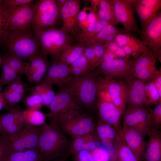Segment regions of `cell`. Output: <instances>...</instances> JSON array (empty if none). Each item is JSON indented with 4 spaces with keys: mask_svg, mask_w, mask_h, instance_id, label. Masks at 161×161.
Returning a JSON list of instances; mask_svg holds the SVG:
<instances>
[{
    "mask_svg": "<svg viewBox=\"0 0 161 161\" xmlns=\"http://www.w3.org/2000/svg\"><path fill=\"white\" fill-rule=\"evenodd\" d=\"M71 141L53 123L46 124L42 126L37 149L45 161L66 159Z\"/></svg>",
    "mask_w": 161,
    "mask_h": 161,
    "instance_id": "obj_1",
    "label": "cell"
},
{
    "mask_svg": "<svg viewBox=\"0 0 161 161\" xmlns=\"http://www.w3.org/2000/svg\"><path fill=\"white\" fill-rule=\"evenodd\" d=\"M94 69L81 76L72 77L60 86V88L69 93L77 100L82 110H92L97 106V89Z\"/></svg>",
    "mask_w": 161,
    "mask_h": 161,
    "instance_id": "obj_2",
    "label": "cell"
},
{
    "mask_svg": "<svg viewBox=\"0 0 161 161\" xmlns=\"http://www.w3.org/2000/svg\"><path fill=\"white\" fill-rule=\"evenodd\" d=\"M8 53L27 60L41 51L34 32L8 30L2 41Z\"/></svg>",
    "mask_w": 161,
    "mask_h": 161,
    "instance_id": "obj_3",
    "label": "cell"
},
{
    "mask_svg": "<svg viewBox=\"0 0 161 161\" xmlns=\"http://www.w3.org/2000/svg\"><path fill=\"white\" fill-rule=\"evenodd\" d=\"M72 139L94 131V117L80 108L70 110L52 121Z\"/></svg>",
    "mask_w": 161,
    "mask_h": 161,
    "instance_id": "obj_4",
    "label": "cell"
},
{
    "mask_svg": "<svg viewBox=\"0 0 161 161\" xmlns=\"http://www.w3.org/2000/svg\"><path fill=\"white\" fill-rule=\"evenodd\" d=\"M41 52L59 60L61 53L72 45L74 38L72 35L52 27L34 32Z\"/></svg>",
    "mask_w": 161,
    "mask_h": 161,
    "instance_id": "obj_5",
    "label": "cell"
},
{
    "mask_svg": "<svg viewBox=\"0 0 161 161\" xmlns=\"http://www.w3.org/2000/svg\"><path fill=\"white\" fill-rule=\"evenodd\" d=\"M135 60L130 57L114 58L103 62L95 70L105 78L128 82L134 77Z\"/></svg>",
    "mask_w": 161,
    "mask_h": 161,
    "instance_id": "obj_6",
    "label": "cell"
},
{
    "mask_svg": "<svg viewBox=\"0 0 161 161\" xmlns=\"http://www.w3.org/2000/svg\"><path fill=\"white\" fill-rule=\"evenodd\" d=\"M34 5L32 31L35 32L53 27L60 15L55 0H38Z\"/></svg>",
    "mask_w": 161,
    "mask_h": 161,
    "instance_id": "obj_7",
    "label": "cell"
},
{
    "mask_svg": "<svg viewBox=\"0 0 161 161\" xmlns=\"http://www.w3.org/2000/svg\"><path fill=\"white\" fill-rule=\"evenodd\" d=\"M4 8L8 30L23 31L32 30L34 4L32 2L17 7Z\"/></svg>",
    "mask_w": 161,
    "mask_h": 161,
    "instance_id": "obj_8",
    "label": "cell"
},
{
    "mask_svg": "<svg viewBox=\"0 0 161 161\" xmlns=\"http://www.w3.org/2000/svg\"><path fill=\"white\" fill-rule=\"evenodd\" d=\"M42 126L24 123L23 128L17 133L2 138L10 143L12 153L37 149Z\"/></svg>",
    "mask_w": 161,
    "mask_h": 161,
    "instance_id": "obj_9",
    "label": "cell"
},
{
    "mask_svg": "<svg viewBox=\"0 0 161 161\" xmlns=\"http://www.w3.org/2000/svg\"><path fill=\"white\" fill-rule=\"evenodd\" d=\"M156 57L154 52L145 46L142 53L135 60L134 77L146 82L153 81L160 72L156 66Z\"/></svg>",
    "mask_w": 161,
    "mask_h": 161,
    "instance_id": "obj_10",
    "label": "cell"
},
{
    "mask_svg": "<svg viewBox=\"0 0 161 161\" xmlns=\"http://www.w3.org/2000/svg\"><path fill=\"white\" fill-rule=\"evenodd\" d=\"M122 116L123 126L135 129L144 138L153 128L147 109L126 108Z\"/></svg>",
    "mask_w": 161,
    "mask_h": 161,
    "instance_id": "obj_11",
    "label": "cell"
},
{
    "mask_svg": "<svg viewBox=\"0 0 161 161\" xmlns=\"http://www.w3.org/2000/svg\"><path fill=\"white\" fill-rule=\"evenodd\" d=\"M140 31L142 42L154 52L161 63V13Z\"/></svg>",
    "mask_w": 161,
    "mask_h": 161,
    "instance_id": "obj_12",
    "label": "cell"
},
{
    "mask_svg": "<svg viewBox=\"0 0 161 161\" xmlns=\"http://www.w3.org/2000/svg\"><path fill=\"white\" fill-rule=\"evenodd\" d=\"M116 18L128 31L140 34L135 17V10L128 0H112Z\"/></svg>",
    "mask_w": 161,
    "mask_h": 161,
    "instance_id": "obj_13",
    "label": "cell"
},
{
    "mask_svg": "<svg viewBox=\"0 0 161 161\" xmlns=\"http://www.w3.org/2000/svg\"><path fill=\"white\" fill-rule=\"evenodd\" d=\"M78 108H81L76 99L68 92L60 88L49 106V112L45 115L52 121L62 114Z\"/></svg>",
    "mask_w": 161,
    "mask_h": 161,
    "instance_id": "obj_14",
    "label": "cell"
},
{
    "mask_svg": "<svg viewBox=\"0 0 161 161\" xmlns=\"http://www.w3.org/2000/svg\"><path fill=\"white\" fill-rule=\"evenodd\" d=\"M80 7L81 2L79 0H67L60 11L63 21L60 30L75 37L79 34L77 17Z\"/></svg>",
    "mask_w": 161,
    "mask_h": 161,
    "instance_id": "obj_15",
    "label": "cell"
},
{
    "mask_svg": "<svg viewBox=\"0 0 161 161\" xmlns=\"http://www.w3.org/2000/svg\"><path fill=\"white\" fill-rule=\"evenodd\" d=\"M136 12L143 30L161 13V0H128Z\"/></svg>",
    "mask_w": 161,
    "mask_h": 161,
    "instance_id": "obj_16",
    "label": "cell"
},
{
    "mask_svg": "<svg viewBox=\"0 0 161 161\" xmlns=\"http://www.w3.org/2000/svg\"><path fill=\"white\" fill-rule=\"evenodd\" d=\"M47 56L41 51L26 62L24 74L29 82L38 83L41 81L50 64Z\"/></svg>",
    "mask_w": 161,
    "mask_h": 161,
    "instance_id": "obj_17",
    "label": "cell"
},
{
    "mask_svg": "<svg viewBox=\"0 0 161 161\" xmlns=\"http://www.w3.org/2000/svg\"><path fill=\"white\" fill-rule=\"evenodd\" d=\"M146 83L134 77L128 82L126 108L147 109L150 106L145 95Z\"/></svg>",
    "mask_w": 161,
    "mask_h": 161,
    "instance_id": "obj_18",
    "label": "cell"
},
{
    "mask_svg": "<svg viewBox=\"0 0 161 161\" xmlns=\"http://www.w3.org/2000/svg\"><path fill=\"white\" fill-rule=\"evenodd\" d=\"M101 79L108 90L112 103L122 113L126 106L128 82L106 78L101 76Z\"/></svg>",
    "mask_w": 161,
    "mask_h": 161,
    "instance_id": "obj_19",
    "label": "cell"
},
{
    "mask_svg": "<svg viewBox=\"0 0 161 161\" xmlns=\"http://www.w3.org/2000/svg\"><path fill=\"white\" fill-rule=\"evenodd\" d=\"M0 122V137H5L17 133L24 125L23 111L15 108L8 113L1 115Z\"/></svg>",
    "mask_w": 161,
    "mask_h": 161,
    "instance_id": "obj_20",
    "label": "cell"
},
{
    "mask_svg": "<svg viewBox=\"0 0 161 161\" xmlns=\"http://www.w3.org/2000/svg\"><path fill=\"white\" fill-rule=\"evenodd\" d=\"M69 66L60 63L59 60L53 59L40 83L59 86L65 83L72 78L69 72Z\"/></svg>",
    "mask_w": 161,
    "mask_h": 161,
    "instance_id": "obj_21",
    "label": "cell"
},
{
    "mask_svg": "<svg viewBox=\"0 0 161 161\" xmlns=\"http://www.w3.org/2000/svg\"><path fill=\"white\" fill-rule=\"evenodd\" d=\"M125 141L138 161H142L145 151L147 143L137 131L123 126L122 129Z\"/></svg>",
    "mask_w": 161,
    "mask_h": 161,
    "instance_id": "obj_22",
    "label": "cell"
},
{
    "mask_svg": "<svg viewBox=\"0 0 161 161\" xmlns=\"http://www.w3.org/2000/svg\"><path fill=\"white\" fill-rule=\"evenodd\" d=\"M130 33L124 28H118L114 26L107 24L97 33L90 38L86 39L77 44L84 46H92L97 44H105L114 41L118 35Z\"/></svg>",
    "mask_w": 161,
    "mask_h": 161,
    "instance_id": "obj_23",
    "label": "cell"
},
{
    "mask_svg": "<svg viewBox=\"0 0 161 161\" xmlns=\"http://www.w3.org/2000/svg\"><path fill=\"white\" fill-rule=\"evenodd\" d=\"M99 118L111 125L116 132L120 130L122 113L113 103L97 101Z\"/></svg>",
    "mask_w": 161,
    "mask_h": 161,
    "instance_id": "obj_24",
    "label": "cell"
},
{
    "mask_svg": "<svg viewBox=\"0 0 161 161\" xmlns=\"http://www.w3.org/2000/svg\"><path fill=\"white\" fill-rule=\"evenodd\" d=\"M149 136L142 161H161V132L160 128H153Z\"/></svg>",
    "mask_w": 161,
    "mask_h": 161,
    "instance_id": "obj_25",
    "label": "cell"
},
{
    "mask_svg": "<svg viewBox=\"0 0 161 161\" xmlns=\"http://www.w3.org/2000/svg\"><path fill=\"white\" fill-rule=\"evenodd\" d=\"M98 145L94 131L73 139L70 145L67 157L83 150L90 152L97 147Z\"/></svg>",
    "mask_w": 161,
    "mask_h": 161,
    "instance_id": "obj_26",
    "label": "cell"
},
{
    "mask_svg": "<svg viewBox=\"0 0 161 161\" xmlns=\"http://www.w3.org/2000/svg\"><path fill=\"white\" fill-rule=\"evenodd\" d=\"M112 148L119 161H138L126 143L122 129L116 133Z\"/></svg>",
    "mask_w": 161,
    "mask_h": 161,
    "instance_id": "obj_27",
    "label": "cell"
},
{
    "mask_svg": "<svg viewBox=\"0 0 161 161\" xmlns=\"http://www.w3.org/2000/svg\"><path fill=\"white\" fill-rule=\"evenodd\" d=\"M114 41L120 47L124 45L129 47L132 52L131 56L134 59L142 53L145 47L141 40L130 33L118 35Z\"/></svg>",
    "mask_w": 161,
    "mask_h": 161,
    "instance_id": "obj_28",
    "label": "cell"
},
{
    "mask_svg": "<svg viewBox=\"0 0 161 161\" xmlns=\"http://www.w3.org/2000/svg\"><path fill=\"white\" fill-rule=\"evenodd\" d=\"M96 13L99 19L113 26L119 23L114 14L112 0H100Z\"/></svg>",
    "mask_w": 161,
    "mask_h": 161,
    "instance_id": "obj_29",
    "label": "cell"
},
{
    "mask_svg": "<svg viewBox=\"0 0 161 161\" xmlns=\"http://www.w3.org/2000/svg\"><path fill=\"white\" fill-rule=\"evenodd\" d=\"M85 47L81 44L69 46L61 53L60 62L68 66L71 65L83 54Z\"/></svg>",
    "mask_w": 161,
    "mask_h": 161,
    "instance_id": "obj_30",
    "label": "cell"
},
{
    "mask_svg": "<svg viewBox=\"0 0 161 161\" xmlns=\"http://www.w3.org/2000/svg\"><path fill=\"white\" fill-rule=\"evenodd\" d=\"M3 161H45L37 149L11 153Z\"/></svg>",
    "mask_w": 161,
    "mask_h": 161,
    "instance_id": "obj_31",
    "label": "cell"
},
{
    "mask_svg": "<svg viewBox=\"0 0 161 161\" xmlns=\"http://www.w3.org/2000/svg\"><path fill=\"white\" fill-rule=\"evenodd\" d=\"M108 24L104 21L99 20L90 23L86 27L79 31V34L74 38V41L77 44L81 41L95 35Z\"/></svg>",
    "mask_w": 161,
    "mask_h": 161,
    "instance_id": "obj_32",
    "label": "cell"
},
{
    "mask_svg": "<svg viewBox=\"0 0 161 161\" xmlns=\"http://www.w3.org/2000/svg\"><path fill=\"white\" fill-rule=\"evenodd\" d=\"M31 93H36L42 97L44 106L48 108L53 100L55 94L52 85L40 83L29 89Z\"/></svg>",
    "mask_w": 161,
    "mask_h": 161,
    "instance_id": "obj_33",
    "label": "cell"
},
{
    "mask_svg": "<svg viewBox=\"0 0 161 161\" xmlns=\"http://www.w3.org/2000/svg\"><path fill=\"white\" fill-rule=\"evenodd\" d=\"M24 91L23 83L21 81L14 90L4 98L5 109L9 112L16 108V104L22 99Z\"/></svg>",
    "mask_w": 161,
    "mask_h": 161,
    "instance_id": "obj_34",
    "label": "cell"
},
{
    "mask_svg": "<svg viewBox=\"0 0 161 161\" xmlns=\"http://www.w3.org/2000/svg\"><path fill=\"white\" fill-rule=\"evenodd\" d=\"M90 72L88 62L83 54L69 66V74L71 78L85 75Z\"/></svg>",
    "mask_w": 161,
    "mask_h": 161,
    "instance_id": "obj_35",
    "label": "cell"
},
{
    "mask_svg": "<svg viewBox=\"0 0 161 161\" xmlns=\"http://www.w3.org/2000/svg\"><path fill=\"white\" fill-rule=\"evenodd\" d=\"M100 20L96 13L89 6H86L78 14L77 24L79 31L86 27L91 22Z\"/></svg>",
    "mask_w": 161,
    "mask_h": 161,
    "instance_id": "obj_36",
    "label": "cell"
},
{
    "mask_svg": "<svg viewBox=\"0 0 161 161\" xmlns=\"http://www.w3.org/2000/svg\"><path fill=\"white\" fill-rule=\"evenodd\" d=\"M25 123L40 126L45 124V115L38 110L31 109L23 111Z\"/></svg>",
    "mask_w": 161,
    "mask_h": 161,
    "instance_id": "obj_37",
    "label": "cell"
},
{
    "mask_svg": "<svg viewBox=\"0 0 161 161\" xmlns=\"http://www.w3.org/2000/svg\"><path fill=\"white\" fill-rule=\"evenodd\" d=\"M2 71L0 76V84L2 86L9 85L19 75L9 66L5 57L2 63Z\"/></svg>",
    "mask_w": 161,
    "mask_h": 161,
    "instance_id": "obj_38",
    "label": "cell"
},
{
    "mask_svg": "<svg viewBox=\"0 0 161 161\" xmlns=\"http://www.w3.org/2000/svg\"><path fill=\"white\" fill-rule=\"evenodd\" d=\"M95 81L97 89V101L106 102L113 103L108 90L102 81L101 76L97 74L96 75Z\"/></svg>",
    "mask_w": 161,
    "mask_h": 161,
    "instance_id": "obj_39",
    "label": "cell"
},
{
    "mask_svg": "<svg viewBox=\"0 0 161 161\" xmlns=\"http://www.w3.org/2000/svg\"><path fill=\"white\" fill-rule=\"evenodd\" d=\"M145 93V97L150 106H156L161 102V98L160 97L154 81L146 83Z\"/></svg>",
    "mask_w": 161,
    "mask_h": 161,
    "instance_id": "obj_40",
    "label": "cell"
},
{
    "mask_svg": "<svg viewBox=\"0 0 161 161\" xmlns=\"http://www.w3.org/2000/svg\"><path fill=\"white\" fill-rule=\"evenodd\" d=\"M5 58L13 70L18 75L24 74L26 62L8 53Z\"/></svg>",
    "mask_w": 161,
    "mask_h": 161,
    "instance_id": "obj_41",
    "label": "cell"
},
{
    "mask_svg": "<svg viewBox=\"0 0 161 161\" xmlns=\"http://www.w3.org/2000/svg\"><path fill=\"white\" fill-rule=\"evenodd\" d=\"M25 105L29 109L39 110L44 106L42 97L38 94L31 93L25 98Z\"/></svg>",
    "mask_w": 161,
    "mask_h": 161,
    "instance_id": "obj_42",
    "label": "cell"
},
{
    "mask_svg": "<svg viewBox=\"0 0 161 161\" xmlns=\"http://www.w3.org/2000/svg\"><path fill=\"white\" fill-rule=\"evenodd\" d=\"M153 128H160L161 125V102L153 109L148 110Z\"/></svg>",
    "mask_w": 161,
    "mask_h": 161,
    "instance_id": "obj_43",
    "label": "cell"
},
{
    "mask_svg": "<svg viewBox=\"0 0 161 161\" xmlns=\"http://www.w3.org/2000/svg\"><path fill=\"white\" fill-rule=\"evenodd\" d=\"M98 136L103 144L111 150L113 145L109 142L106 135L104 125V121L100 119H98L96 126Z\"/></svg>",
    "mask_w": 161,
    "mask_h": 161,
    "instance_id": "obj_44",
    "label": "cell"
},
{
    "mask_svg": "<svg viewBox=\"0 0 161 161\" xmlns=\"http://www.w3.org/2000/svg\"><path fill=\"white\" fill-rule=\"evenodd\" d=\"M90 152L95 161H110L111 160L110 153L103 148L97 147Z\"/></svg>",
    "mask_w": 161,
    "mask_h": 161,
    "instance_id": "obj_45",
    "label": "cell"
},
{
    "mask_svg": "<svg viewBox=\"0 0 161 161\" xmlns=\"http://www.w3.org/2000/svg\"><path fill=\"white\" fill-rule=\"evenodd\" d=\"M12 152L10 142L5 138L0 137V161H3Z\"/></svg>",
    "mask_w": 161,
    "mask_h": 161,
    "instance_id": "obj_46",
    "label": "cell"
},
{
    "mask_svg": "<svg viewBox=\"0 0 161 161\" xmlns=\"http://www.w3.org/2000/svg\"><path fill=\"white\" fill-rule=\"evenodd\" d=\"M2 4L0 5V40L1 42L8 29L5 10Z\"/></svg>",
    "mask_w": 161,
    "mask_h": 161,
    "instance_id": "obj_47",
    "label": "cell"
},
{
    "mask_svg": "<svg viewBox=\"0 0 161 161\" xmlns=\"http://www.w3.org/2000/svg\"><path fill=\"white\" fill-rule=\"evenodd\" d=\"M92 46L94 51L95 69L98 65L99 62L103 56L106 49L104 44H97Z\"/></svg>",
    "mask_w": 161,
    "mask_h": 161,
    "instance_id": "obj_48",
    "label": "cell"
},
{
    "mask_svg": "<svg viewBox=\"0 0 161 161\" xmlns=\"http://www.w3.org/2000/svg\"><path fill=\"white\" fill-rule=\"evenodd\" d=\"M83 54L88 62L90 70L91 71H93L94 69V54L93 46H85Z\"/></svg>",
    "mask_w": 161,
    "mask_h": 161,
    "instance_id": "obj_49",
    "label": "cell"
},
{
    "mask_svg": "<svg viewBox=\"0 0 161 161\" xmlns=\"http://www.w3.org/2000/svg\"><path fill=\"white\" fill-rule=\"evenodd\" d=\"M73 161H95L90 151L83 150L72 155Z\"/></svg>",
    "mask_w": 161,
    "mask_h": 161,
    "instance_id": "obj_50",
    "label": "cell"
},
{
    "mask_svg": "<svg viewBox=\"0 0 161 161\" xmlns=\"http://www.w3.org/2000/svg\"><path fill=\"white\" fill-rule=\"evenodd\" d=\"M32 0H5L2 5L4 8L17 7L27 4L33 1Z\"/></svg>",
    "mask_w": 161,
    "mask_h": 161,
    "instance_id": "obj_51",
    "label": "cell"
},
{
    "mask_svg": "<svg viewBox=\"0 0 161 161\" xmlns=\"http://www.w3.org/2000/svg\"><path fill=\"white\" fill-rule=\"evenodd\" d=\"M104 125L107 138L109 143L113 145L117 132L109 124L104 122Z\"/></svg>",
    "mask_w": 161,
    "mask_h": 161,
    "instance_id": "obj_52",
    "label": "cell"
},
{
    "mask_svg": "<svg viewBox=\"0 0 161 161\" xmlns=\"http://www.w3.org/2000/svg\"><path fill=\"white\" fill-rule=\"evenodd\" d=\"M116 58L117 57L114 53L107 49H106L103 56L99 62L98 65L105 61Z\"/></svg>",
    "mask_w": 161,
    "mask_h": 161,
    "instance_id": "obj_53",
    "label": "cell"
},
{
    "mask_svg": "<svg viewBox=\"0 0 161 161\" xmlns=\"http://www.w3.org/2000/svg\"><path fill=\"white\" fill-rule=\"evenodd\" d=\"M153 81L160 97L161 98V72Z\"/></svg>",
    "mask_w": 161,
    "mask_h": 161,
    "instance_id": "obj_54",
    "label": "cell"
},
{
    "mask_svg": "<svg viewBox=\"0 0 161 161\" xmlns=\"http://www.w3.org/2000/svg\"><path fill=\"white\" fill-rule=\"evenodd\" d=\"M88 1L91 4V8L94 12L96 13L100 4V0H90Z\"/></svg>",
    "mask_w": 161,
    "mask_h": 161,
    "instance_id": "obj_55",
    "label": "cell"
},
{
    "mask_svg": "<svg viewBox=\"0 0 161 161\" xmlns=\"http://www.w3.org/2000/svg\"><path fill=\"white\" fill-rule=\"evenodd\" d=\"M5 104V99L3 93L0 92V111L3 107Z\"/></svg>",
    "mask_w": 161,
    "mask_h": 161,
    "instance_id": "obj_56",
    "label": "cell"
},
{
    "mask_svg": "<svg viewBox=\"0 0 161 161\" xmlns=\"http://www.w3.org/2000/svg\"><path fill=\"white\" fill-rule=\"evenodd\" d=\"M67 0H57L56 2L59 11L65 4Z\"/></svg>",
    "mask_w": 161,
    "mask_h": 161,
    "instance_id": "obj_57",
    "label": "cell"
},
{
    "mask_svg": "<svg viewBox=\"0 0 161 161\" xmlns=\"http://www.w3.org/2000/svg\"><path fill=\"white\" fill-rule=\"evenodd\" d=\"M66 159H59V160H54L50 161H66Z\"/></svg>",
    "mask_w": 161,
    "mask_h": 161,
    "instance_id": "obj_58",
    "label": "cell"
},
{
    "mask_svg": "<svg viewBox=\"0 0 161 161\" xmlns=\"http://www.w3.org/2000/svg\"><path fill=\"white\" fill-rule=\"evenodd\" d=\"M3 1V0H0V5L2 4Z\"/></svg>",
    "mask_w": 161,
    "mask_h": 161,
    "instance_id": "obj_59",
    "label": "cell"
},
{
    "mask_svg": "<svg viewBox=\"0 0 161 161\" xmlns=\"http://www.w3.org/2000/svg\"><path fill=\"white\" fill-rule=\"evenodd\" d=\"M1 125L0 122V137L1 134Z\"/></svg>",
    "mask_w": 161,
    "mask_h": 161,
    "instance_id": "obj_60",
    "label": "cell"
},
{
    "mask_svg": "<svg viewBox=\"0 0 161 161\" xmlns=\"http://www.w3.org/2000/svg\"><path fill=\"white\" fill-rule=\"evenodd\" d=\"M2 86L0 84V92L2 88Z\"/></svg>",
    "mask_w": 161,
    "mask_h": 161,
    "instance_id": "obj_61",
    "label": "cell"
},
{
    "mask_svg": "<svg viewBox=\"0 0 161 161\" xmlns=\"http://www.w3.org/2000/svg\"></svg>",
    "mask_w": 161,
    "mask_h": 161,
    "instance_id": "obj_62",
    "label": "cell"
}]
</instances>
